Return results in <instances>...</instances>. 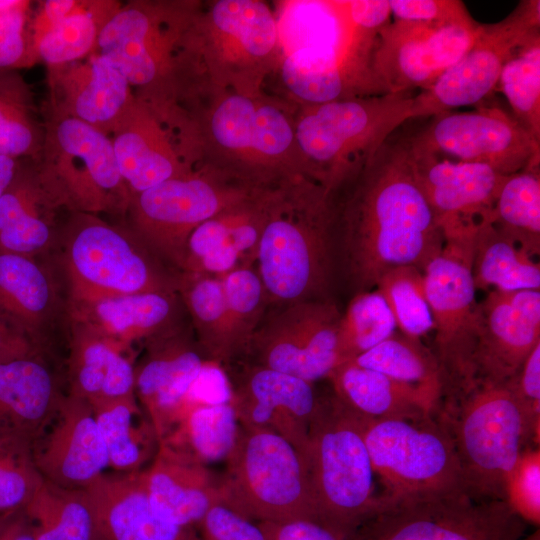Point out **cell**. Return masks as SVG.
<instances>
[{
    "instance_id": "cell-1",
    "label": "cell",
    "mask_w": 540,
    "mask_h": 540,
    "mask_svg": "<svg viewBox=\"0 0 540 540\" xmlns=\"http://www.w3.org/2000/svg\"><path fill=\"white\" fill-rule=\"evenodd\" d=\"M335 239L356 294L389 270L421 271L444 235L414 173L404 136H390L336 194Z\"/></svg>"
},
{
    "instance_id": "cell-2",
    "label": "cell",
    "mask_w": 540,
    "mask_h": 540,
    "mask_svg": "<svg viewBox=\"0 0 540 540\" xmlns=\"http://www.w3.org/2000/svg\"><path fill=\"white\" fill-rule=\"evenodd\" d=\"M335 241V195L297 176L274 189L255 261L268 303L326 299Z\"/></svg>"
},
{
    "instance_id": "cell-3",
    "label": "cell",
    "mask_w": 540,
    "mask_h": 540,
    "mask_svg": "<svg viewBox=\"0 0 540 540\" xmlns=\"http://www.w3.org/2000/svg\"><path fill=\"white\" fill-rule=\"evenodd\" d=\"M411 92L302 106L295 120L300 175L336 194L413 119Z\"/></svg>"
},
{
    "instance_id": "cell-4",
    "label": "cell",
    "mask_w": 540,
    "mask_h": 540,
    "mask_svg": "<svg viewBox=\"0 0 540 540\" xmlns=\"http://www.w3.org/2000/svg\"><path fill=\"white\" fill-rule=\"evenodd\" d=\"M305 461L316 522L340 540H350L378 510L381 496L361 419L334 395L320 398Z\"/></svg>"
},
{
    "instance_id": "cell-5",
    "label": "cell",
    "mask_w": 540,
    "mask_h": 540,
    "mask_svg": "<svg viewBox=\"0 0 540 540\" xmlns=\"http://www.w3.org/2000/svg\"><path fill=\"white\" fill-rule=\"evenodd\" d=\"M436 417L452 437L468 495L475 501L504 500L506 479L520 455L539 447L506 384L477 382L441 406Z\"/></svg>"
},
{
    "instance_id": "cell-6",
    "label": "cell",
    "mask_w": 540,
    "mask_h": 540,
    "mask_svg": "<svg viewBox=\"0 0 540 540\" xmlns=\"http://www.w3.org/2000/svg\"><path fill=\"white\" fill-rule=\"evenodd\" d=\"M219 92L206 116L205 135L216 168L256 184L301 176L295 120L286 105L259 93Z\"/></svg>"
},
{
    "instance_id": "cell-7",
    "label": "cell",
    "mask_w": 540,
    "mask_h": 540,
    "mask_svg": "<svg viewBox=\"0 0 540 540\" xmlns=\"http://www.w3.org/2000/svg\"><path fill=\"white\" fill-rule=\"evenodd\" d=\"M360 419L381 497L469 496L452 437L436 416Z\"/></svg>"
},
{
    "instance_id": "cell-8",
    "label": "cell",
    "mask_w": 540,
    "mask_h": 540,
    "mask_svg": "<svg viewBox=\"0 0 540 540\" xmlns=\"http://www.w3.org/2000/svg\"><path fill=\"white\" fill-rule=\"evenodd\" d=\"M225 462L221 504L252 521H316L306 461L281 436L240 426Z\"/></svg>"
},
{
    "instance_id": "cell-9",
    "label": "cell",
    "mask_w": 540,
    "mask_h": 540,
    "mask_svg": "<svg viewBox=\"0 0 540 540\" xmlns=\"http://www.w3.org/2000/svg\"><path fill=\"white\" fill-rule=\"evenodd\" d=\"M472 246L473 238L445 241L442 251L423 270L433 319L431 350L441 376L440 406L455 402L476 383L478 302L471 273Z\"/></svg>"
},
{
    "instance_id": "cell-10",
    "label": "cell",
    "mask_w": 540,
    "mask_h": 540,
    "mask_svg": "<svg viewBox=\"0 0 540 540\" xmlns=\"http://www.w3.org/2000/svg\"><path fill=\"white\" fill-rule=\"evenodd\" d=\"M61 263L67 303L145 293L173 292L136 235L84 215L65 231Z\"/></svg>"
},
{
    "instance_id": "cell-11",
    "label": "cell",
    "mask_w": 540,
    "mask_h": 540,
    "mask_svg": "<svg viewBox=\"0 0 540 540\" xmlns=\"http://www.w3.org/2000/svg\"><path fill=\"white\" fill-rule=\"evenodd\" d=\"M262 185L216 167L190 171L132 196L128 207L133 233L150 251L180 269L192 231Z\"/></svg>"
},
{
    "instance_id": "cell-12",
    "label": "cell",
    "mask_w": 540,
    "mask_h": 540,
    "mask_svg": "<svg viewBox=\"0 0 540 540\" xmlns=\"http://www.w3.org/2000/svg\"><path fill=\"white\" fill-rule=\"evenodd\" d=\"M194 41L214 89L259 93L279 61L277 25L257 0H219L194 25Z\"/></svg>"
},
{
    "instance_id": "cell-13",
    "label": "cell",
    "mask_w": 540,
    "mask_h": 540,
    "mask_svg": "<svg viewBox=\"0 0 540 540\" xmlns=\"http://www.w3.org/2000/svg\"><path fill=\"white\" fill-rule=\"evenodd\" d=\"M526 529L504 500L381 497L378 510L350 540H522Z\"/></svg>"
},
{
    "instance_id": "cell-14",
    "label": "cell",
    "mask_w": 540,
    "mask_h": 540,
    "mask_svg": "<svg viewBox=\"0 0 540 540\" xmlns=\"http://www.w3.org/2000/svg\"><path fill=\"white\" fill-rule=\"evenodd\" d=\"M540 38V1L524 0L504 19L480 24L468 51L427 90L413 96V119L479 104L523 46Z\"/></svg>"
},
{
    "instance_id": "cell-15",
    "label": "cell",
    "mask_w": 540,
    "mask_h": 540,
    "mask_svg": "<svg viewBox=\"0 0 540 540\" xmlns=\"http://www.w3.org/2000/svg\"><path fill=\"white\" fill-rule=\"evenodd\" d=\"M406 135L411 147L456 161L488 165L504 175L540 167V142L497 107L444 112Z\"/></svg>"
},
{
    "instance_id": "cell-16",
    "label": "cell",
    "mask_w": 540,
    "mask_h": 540,
    "mask_svg": "<svg viewBox=\"0 0 540 540\" xmlns=\"http://www.w3.org/2000/svg\"><path fill=\"white\" fill-rule=\"evenodd\" d=\"M342 313L330 300L282 306L259 325L245 350L254 365L314 383L343 363L339 351Z\"/></svg>"
},
{
    "instance_id": "cell-17",
    "label": "cell",
    "mask_w": 540,
    "mask_h": 540,
    "mask_svg": "<svg viewBox=\"0 0 540 540\" xmlns=\"http://www.w3.org/2000/svg\"><path fill=\"white\" fill-rule=\"evenodd\" d=\"M479 25L393 19L378 32L374 75L386 93L427 90L468 51Z\"/></svg>"
},
{
    "instance_id": "cell-18",
    "label": "cell",
    "mask_w": 540,
    "mask_h": 540,
    "mask_svg": "<svg viewBox=\"0 0 540 540\" xmlns=\"http://www.w3.org/2000/svg\"><path fill=\"white\" fill-rule=\"evenodd\" d=\"M405 140L421 189L443 232L444 241L471 239L489 217L504 175L479 163L456 161L417 150Z\"/></svg>"
},
{
    "instance_id": "cell-19",
    "label": "cell",
    "mask_w": 540,
    "mask_h": 540,
    "mask_svg": "<svg viewBox=\"0 0 540 540\" xmlns=\"http://www.w3.org/2000/svg\"><path fill=\"white\" fill-rule=\"evenodd\" d=\"M538 343L540 290L488 291L478 302L475 382H506Z\"/></svg>"
},
{
    "instance_id": "cell-20",
    "label": "cell",
    "mask_w": 540,
    "mask_h": 540,
    "mask_svg": "<svg viewBox=\"0 0 540 540\" xmlns=\"http://www.w3.org/2000/svg\"><path fill=\"white\" fill-rule=\"evenodd\" d=\"M231 384L240 426L281 436L305 459L310 423L320 402L314 384L254 364Z\"/></svg>"
},
{
    "instance_id": "cell-21",
    "label": "cell",
    "mask_w": 540,
    "mask_h": 540,
    "mask_svg": "<svg viewBox=\"0 0 540 540\" xmlns=\"http://www.w3.org/2000/svg\"><path fill=\"white\" fill-rule=\"evenodd\" d=\"M60 153L81 162L59 161L60 195L86 211L128 207L132 194L116 160L112 140L102 130L70 115L60 116L53 131Z\"/></svg>"
},
{
    "instance_id": "cell-22",
    "label": "cell",
    "mask_w": 540,
    "mask_h": 540,
    "mask_svg": "<svg viewBox=\"0 0 540 540\" xmlns=\"http://www.w3.org/2000/svg\"><path fill=\"white\" fill-rule=\"evenodd\" d=\"M50 430L31 446L33 463L45 481L84 490L109 467L92 407L69 395L61 398Z\"/></svg>"
},
{
    "instance_id": "cell-23",
    "label": "cell",
    "mask_w": 540,
    "mask_h": 540,
    "mask_svg": "<svg viewBox=\"0 0 540 540\" xmlns=\"http://www.w3.org/2000/svg\"><path fill=\"white\" fill-rule=\"evenodd\" d=\"M93 516V540H200L154 510L144 471L102 473L85 489Z\"/></svg>"
},
{
    "instance_id": "cell-24",
    "label": "cell",
    "mask_w": 540,
    "mask_h": 540,
    "mask_svg": "<svg viewBox=\"0 0 540 540\" xmlns=\"http://www.w3.org/2000/svg\"><path fill=\"white\" fill-rule=\"evenodd\" d=\"M170 332L151 339L148 355L135 369V395L158 442L181 418L188 392L208 360L200 347Z\"/></svg>"
},
{
    "instance_id": "cell-25",
    "label": "cell",
    "mask_w": 540,
    "mask_h": 540,
    "mask_svg": "<svg viewBox=\"0 0 540 540\" xmlns=\"http://www.w3.org/2000/svg\"><path fill=\"white\" fill-rule=\"evenodd\" d=\"M144 475L154 510L178 526L197 527L212 506L221 504L218 481L206 465L162 442Z\"/></svg>"
},
{
    "instance_id": "cell-26",
    "label": "cell",
    "mask_w": 540,
    "mask_h": 540,
    "mask_svg": "<svg viewBox=\"0 0 540 540\" xmlns=\"http://www.w3.org/2000/svg\"><path fill=\"white\" fill-rule=\"evenodd\" d=\"M156 13L128 6L113 13L99 31V54L112 62L130 85L148 86L170 63L172 39L163 32Z\"/></svg>"
},
{
    "instance_id": "cell-27",
    "label": "cell",
    "mask_w": 540,
    "mask_h": 540,
    "mask_svg": "<svg viewBox=\"0 0 540 540\" xmlns=\"http://www.w3.org/2000/svg\"><path fill=\"white\" fill-rule=\"evenodd\" d=\"M112 131L118 168L132 196L191 171L156 117L139 103H132Z\"/></svg>"
},
{
    "instance_id": "cell-28",
    "label": "cell",
    "mask_w": 540,
    "mask_h": 540,
    "mask_svg": "<svg viewBox=\"0 0 540 540\" xmlns=\"http://www.w3.org/2000/svg\"><path fill=\"white\" fill-rule=\"evenodd\" d=\"M63 307L49 270L36 259L0 253V317L36 348Z\"/></svg>"
},
{
    "instance_id": "cell-29",
    "label": "cell",
    "mask_w": 540,
    "mask_h": 540,
    "mask_svg": "<svg viewBox=\"0 0 540 540\" xmlns=\"http://www.w3.org/2000/svg\"><path fill=\"white\" fill-rule=\"evenodd\" d=\"M174 292H145L67 303L71 324L82 327L118 346L153 339L170 331L176 303Z\"/></svg>"
},
{
    "instance_id": "cell-30",
    "label": "cell",
    "mask_w": 540,
    "mask_h": 540,
    "mask_svg": "<svg viewBox=\"0 0 540 540\" xmlns=\"http://www.w3.org/2000/svg\"><path fill=\"white\" fill-rule=\"evenodd\" d=\"M334 396L367 419H402L437 415L441 398L425 388L392 379L348 360L328 377Z\"/></svg>"
},
{
    "instance_id": "cell-31",
    "label": "cell",
    "mask_w": 540,
    "mask_h": 540,
    "mask_svg": "<svg viewBox=\"0 0 540 540\" xmlns=\"http://www.w3.org/2000/svg\"><path fill=\"white\" fill-rule=\"evenodd\" d=\"M60 400L51 373L36 356L0 363V436L32 446Z\"/></svg>"
},
{
    "instance_id": "cell-32",
    "label": "cell",
    "mask_w": 540,
    "mask_h": 540,
    "mask_svg": "<svg viewBox=\"0 0 540 540\" xmlns=\"http://www.w3.org/2000/svg\"><path fill=\"white\" fill-rule=\"evenodd\" d=\"M73 325L70 395L90 405L134 398L135 369L112 342Z\"/></svg>"
},
{
    "instance_id": "cell-33",
    "label": "cell",
    "mask_w": 540,
    "mask_h": 540,
    "mask_svg": "<svg viewBox=\"0 0 540 540\" xmlns=\"http://www.w3.org/2000/svg\"><path fill=\"white\" fill-rule=\"evenodd\" d=\"M69 68L62 75L67 115L103 132L112 130L134 102L126 77L99 53Z\"/></svg>"
},
{
    "instance_id": "cell-34",
    "label": "cell",
    "mask_w": 540,
    "mask_h": 540,
    "mask_svg": "<svg viewBox=\"0 0 540 540\" xmlns=\"http://www.w3.org/2000/svg\"><path fill=\"white\" fill-rule=\"evenodd\" d=\"M489 217L478 224L473 237L471 273L475 289H539V262L499 231Z\"/></svg>"
},
{
    "instance_id": "cell-35",
    "label": "cell",
    "mask_w": 540,
    "mask_h": 540,
    "mask_svg": "<svg viewBox=\"0 0 540 540\" xmlns=\"http://www.w3.org/2000/svg\"><path fill=\"white\" fill-rule=\"evenodd\" d=\"M44 191L19 174L0 198V253L37 257L53 245L55 233L43 213Z\"/></svg>"
},
{
    "instance_id": "cell-36",
    "label": "cell",
    "mask_w": 540,
    "mask_h": 540,
    "mask_svg": "<svg viewBox=\"0 0 540 540\" xmlns=\"http://www.w3.org/2000/svg\"><path fill=\"white\" fill-rule=\"evenodd\" d=\"M90 406L106 447L109 467L119 473L141 471L158 440L151 423L141 419L136 397Z\"/></svg>"
},
{
    "instance_id": "cell-37",
    "label": "cell",
    "mask_w": 540,
    "mask_h": 540,
    "mask_svg": "<svg viewBox=\"0 0 540 540\" xmlns=\"http://www.w3.org/2000/svg\"><path fill=\"white\" fill-rule=\"evenodd\" d=\"M240 430L229 403L204 405L188 410L162 442L206 465L226 460Z\"/></svg>"
},
{
    "instance_id": "cell-38",
    "label": "cell",
    "mask_w": 540,
    "mask_h": 540,
    "mask_svg": "<svg viewBox=\"0 0 540 540\" xmlns=\"http://www.w3.org/2000/svg\"><path fill=\"white\" fill-rule=\"evenodd\" d=\"M23 511L35 522L31 523L35 540H93L85 490L62 488L43 479Z\"/></svg>"
},
{
    "instance_id": "cell-39",
    "label": "cell",
    "mask_w": 540,
    "mask_h": 540,
    "mask_svg": "<svg viewBox=\"0 0 540 540\" xmlns=\"http://www.w3.org/2000/svg\"><path fill=\"white\" fill-rule=\"evenodd\" d=\"M531 257L540 252V167L508 175L489 217Z\"/></svg>"
},
{
    "instance_id": "cell-40",
    "label": "cell",
    "mask_w": 540,
    "mask_h": 540,
    "mask_svg": "<svg viewBox=\"0 0 540 540\" xmlns=\"http://www.w3.org/2000/svg\"><path fill=\"white\" fill-rule=\"evenodd\" d=\"M180 277L176 288L192 318L199 347L210 360L229 361L233 355L221 278L185 272Z\"/></svg>"
},
{
    "instance_id": "cell-41",
    "label": "cell",
    "mask_w": 540,
    "mask_h": 540,
    "mask_svg": "<svg viewBox=\"0 0 540 540\" xmlns=\"http://www.w3.org/2000/svg\"><path fill=\"white\" fill-rule=\"evenodd\" d=\"M392 379L442 395L440 370L432 350L421 339L394 332L390 337L352 359Z\"/></svg>"
},
{
    "instance_id": "cell-42",
    "label": "cell",
    "mask_w": 540,
    "mask_h": 540,
    "mask_svg": "<svg viewBox=\"0 0 540 540\" xmlns=\"http://www.w3.org/2000/svg\"><path fill=\"white\" fill-rule=\"evenodd\" d=\"M497 86L512 109V117L540 142V38L509 59Z\"/></svg>"
},
{
    "instance_id": "cell-43",
    "label": "cell",
    "mask_w": 540,
    "mask_h": 540,
    "mask_svg": "<svg viewBox=\"0 0 540 540\" xmlns=\"http://www.w3.org/2000/svg\"><path fill=\"white\" fill-rule=\"evenodd\" d=\"M395 329L392 312L376 289L355 294L340 320L339 351L343 363L375 347Z\"/></svg>"
},
{
    "instance_id": "cell-44",
    "label": "cell",
    "mask_w": 540,
    "mask_h": 540,
    "mask_svg": "<svg viewBox=\"0 0 540 540\" xmlns=\"http://www.w3.org/2000/svg\"><path fill=\"white\" fill-rule=\"evenodd\" d=\"M222 280L232 355L245 352L249 341L262 322L268 304L261 279L253 266L239 267Z\"/></svg>"
},
{
    "instance_id": "cell-45",
    "label": "cell",
    "mask_w": 540,
    "mask_h": 540,
    "mask_svg": "<svg viewBox=\"0 0 540 540\" xmlns=\"http://www.w3.org/2000/svg\"><path fill=\"white\" fill-rule=\"evenodd\" d=\"M375 289L388 304L400 332L421 339L433 330L423 271L414 266H400L386 272Z\"/></svg>"
},
{
    "instance_id": "cell-46",
    "label": "cell",
    "mask_w": 540,
    "mask_h": 540,
    "mask_svg": "<svg viewBox=\"0 0 540 540\" xmlns=\"http://www.w3.org/2000/svg\"><path fill=\"white\" fill-rule=\"evenodd\" d=\"M77 6L35 41L38 55L51 66H64L85 57L97 42L102 25L92 12Z\"/></svg>"
},
{
    "instance_id": "cell-47",
    "label": "cell",
    "mask_w": 540,
    "mask_h": 540,
    "mask_svg": "<svg viewBox=\"0 0 540 540\" xmlns=\"http://www.w3.org/2000/svg\"><path fill=\"white\" fill-rule=\"evenodd\" d=\"M43 478L31 456V445L20 443L0 452V513L23 510Z\"/></svg>"
},
{
    "instance_id": "cell-48",
    "label": "cell",
    "mask_w": 540,
    "mask_h": 540,
    "mask_svg": "<svg viewBox=\"0 0 540 540\" xmlns=\"http://www.w3.org/2000/svg\"><path fill=\"white\" fill-rule=\"evenodd\" d=\"M504 500L527 525L540 524V448L522 452L508 474Z\"/></svg>"
},
{
    "instance_id": "cell-49",
    "label": "cell",
    "mask_w": 540,
    "mask_h": 540,
    "mask_svg": "<svg viewBox=\"0 0 540 540\" xmlns=\"http://www.w3.org/2000/svg\"><path fill=\"white\" fill-rule=\"evenodd\" d=\"M18 85L0 81V155L26 154L35 142Z\"/></svg>"
},
{
    "instance_id": "cell-50",
    "label": "cell",
    "mask_w": 540,
    "mask_h": 540,
    "mask_svg": "<svg viewBox=\"0 0 540 540\" xmlns=\"http://www.w3.org/2000/svg\"><path fill=\"white\" fill-rule=\"evenodd\" d=\"M520 404L537 440L540 430V343L527 356L518 372L504 382Z\"/></svg>"
},
{
    "instance_id": "cell-51",
    "label": "cell",
    "mask_w": 540,
    "mask_h": 540,
    "mask_svg": "<svg viewBox=\"0 0 540 540\" xmlns=\"http://www.w3.org/2000/svg\"><path fill=\"white\" fill-rule=\"evenodd\" d=\"M391 16L396 20L428 23H468L475 21L459 0H389Z\"/></svg>"
},
{
    "instance_id": "cell-52",
    "label": "cell",
    "mask_w": 540,
    "mask_h": 540,
    "mask_svg": "<svg viewBox=\"0 0 540 540\" xmlns=\"http://www.w3.org/2000/svg\"><path fill=\"white\" fill-rule=\"evenodd\" d=\"M197 528L200 540H267L258 524L223 504L212 506Z\"/></svg>"
},
{
    "instance_id": "cell-53",
    "label": "cell",
    "mask_w": 540,
    "mask_h": 540,
    "mask_svg": "<svg viewBox=\"0 0 540 540\" xmlns=\"http://www.w3.org/2000/svg\"><path fill=\"white\" fill-rule=\"evenodd\" d=\"M231 399L232 384L222 364L208 359L188 392L181 418L194 407L229 403Z\"/></svg>"
},
{
    "instance_id": "cell-54",
    "label": "cell",
    "mask_w": 540,
    "mask_h": 540,
    "mask_svg": "<svg viewBox=\"0 0 540 540\" xmlns=\"http://www.w3.org/2000/svg\"><path fill=\"white\" fill-rule=\"evenodd\" d=\"M25 5L22 1L0 14V69L16 65L25 54Z\"/></svg>"
},
{
    "instance_id": "cell-55",
    "label": "cell",
    "mask_w": 540,
    "mask_h": 540,
    "mask_svg": "<svg viewBox=\"0 0 540 540\" xmlns=\"http://www.w3.org/2000/svg\"><path fill=\"white\" fill-rule=\"evenodd\" d=\"M267 540H340L330 530L310 519L259 522Z\"/></svg>"
},
{
    "instance_id": "cell-56",
    "label": "cell",
    "mask_w": 540,
    "mask_h": 540,
    "mask_svg": "<svg viewBox=\"0 0 540 540\" xmlns=\"http://www.w3.org/2000/svg\"><path fill=\"white\" fill-rule=\"evenodd\" d=\"M37 348L0 317V363L36 356Z\"/></svg>"
},
{
    "instance_id": "cell-57",
    "label": "cell",
    "mask_w": 540,
    "mask_h": 540,
    "mask_svg": "<svg viewBox=\"0 0 540 540\" xmlns=\"http://www.w3.org/2000/svg\"><path fill=\"white\" fill-rule=\"evenodd\" d=\"M77 6L76 1L71 0H49L45 1L43 9L36 23L35 38H39L50 27L65 18Z\"/></svg>"
},
{
    "instance_id": "cell-58",
    "label": "cell",
    "mask_w": 540,
    "mask_h": 540,
    "mask_svg": "<svg viewBox=\"0 0 540 540\" xmlns=\"http://www.w3.org/2000/svg\"><path fill=\"white\" fill-rule=\"evenodd\" d=\"M0 540H35L30 520L21 516L0 529Z\"/></svg>"
},
{
    "instance_id": "cell-59",
    "label": "cell",
    "mask_w": 540,
    "mask_h": 540,
    "mask_svg": "<svg viewBox=\"0 0 540 540\" xmlns=\"http://www.w3.org/2000/svg\"><path fill=\"white\" fill-rule=\"evenodd\" d=\"M17 173L15 159L0 155V198L9 188Z\"/></svg>"
},
{
    "instance_id": "cell-60",
    "label": "cell",
    "mask_w": 540,
    "mask_h": 540,
    "mask_svg": "<svg viewBox=\"0 0 540 540\" xmlns=\"http://www.w3.org/2000/svg\"><path fill=\"white\" fill-rule=\"evenodd\" d=\"M20 443L29 444L27 442L20 441V440H17V439L0 436V452L7 449V448H9V447H11V446H13V445L20 444Z\"/></svg>"
},
{
    "instance_id": "cell-61",
    "label": "cell",
    "mask_w": 540,
    "mask_h": 540,
    "mask_svg": "<svg viewBox=\"0 0 540 540\" xmlns=\"http://www.w3.org/2000/svg\"><path fill=\"white\" fill-rule=\"evenodd\" d=\"M21 2L18 0H0V14L18 6Z\"/></svg>"
},
{
    "instance_id": "cell-62",
    "label": "cell",
    "mask_w": 540,
    "mask_h": 540,
    "mask_svg": "<svg viewBox=\"0 0 540 540\" xmlns=\"http://www.w3.org/2000/svg\"><path fill=\"white\" fill-rule=\"evenodd\" d=\"M522 540H540L539 528L529 536L524 537Z\"/></svg>"
}]
</instances>
